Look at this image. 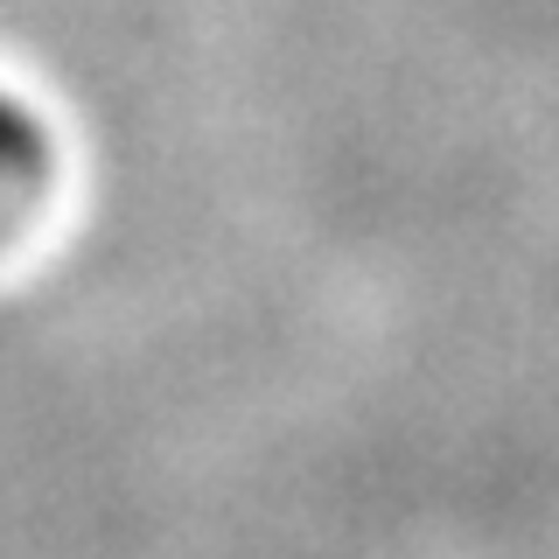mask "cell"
Wrapping results in <instances>:
<instances>
[{
  "mask_svg": "<svg viewBox=\"0 0 559 559\" xmlns=\"http://www.w3.org/2000/svg\"><path fill=\"white\" fill-rule=\"evenodd\" d=\"M43 189H49V127L14 84H0V238L43 203Z\"/></svg>",
  "mask_w": 559,
  "mask_h": 559,
  "instance_id": "1",
  "label": "cell"
}]
</instances>
